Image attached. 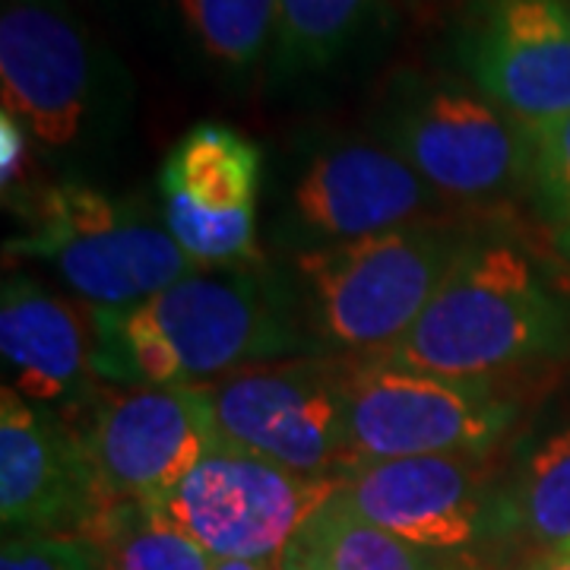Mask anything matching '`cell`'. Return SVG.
I'll return each instance as SVG.
<instances>
[{"label":"cell","instance_id":"cell-1","mask_svg":"<svg viewBox=\"0 0 570 570\" xmlns=\"http://www.w3.org/2000/svg\"><path fill=\"white\" fill-rule=\"evenodd\" d=\"M305 348L283 292L245 266L194 273L134 307H96V374L127 387H204Z\"/></svg>","mask_w":570,"mask_h":570},{"label":"cell","instance_id":"cell-2","mask_svg":"<svg viewBox=\"0 0 570 570\" xmlns=\"http://www.w3.org/2000/svg\"><path fill=\"white\" fill-rule=\"evenodd\" d=\"M570 352V302L510 238L479 232L384 362L498 381Z\"/></svg>","mask_w":570,"mask_h":570},{"label":"cell","instance_id":"cell-3","mask_svg":"<svg viewBox=\"0 0 570 570\" xmlns=\"http://www.w3.org/2000/svg\"><path fill=\"white\" fill-rule=\"evenodd\" d=\"M479 232L425 216L343 245L311 247L298 279L317 336L355 358H377L406 336Z\"/></svg>","mask_w":570,"mask_h":570},{"label":"cell","instance_id":"cell-4","mask_svg":"<svg viewBox=\"0 0 570 570\" xmlns=\"http://www.w3.org/2000/svg\"><path fill=\"white\" fill-rule=\"evenodd\" d=\"M10 250L48 261L86 305L115 311L204 269L146 209L73 181L41 190L26 238L10 242Z\"/></svg>","mask_w":570,"mask_h":570},{"label":"cell","instance_id":"cell-5","mask_svg":"<svg viewBox=\"0 0 570 570\" xmlns=\"http://www.w3.org/2000/svg\"><path fill=\"white\" fill-rule=\"evenodd\" d=\"M517 419L494 381H460L384 358L346 362V472L384 460L491 453Z\"/></svg>","mask_w":570,"mask_h":570},{"label":"cell","instance_id":"cell-6","mask_svg":"<svg viewBox=\"0 0 570 570\" xmlns=\"http://www.w3.org/2000/svg\"><path fill=\"white\" fill-rule=\"evenodd\" d=\"M204 393L216 441L307 479L346 475V362L238 367Z\"/></svg>","mask_w":570,"mask_h":570},{"label":"cell","instance_id":"cell-7","mask_svg":"<svg viewBox=\"0 0 570 570\" xmlns=\"http://www.w3.org/2000/svg\"><path fill=\"white\" fill-rule=\"evenodd\" d=\"M384 137L448 200H491L530 181V130L475 86L406 77L390 92Z\"/></svg>","mask_w":570,"mask_h":570},{"label":"cell","instance_id":"cell-8","mask_svg":"<svg viewBox=\"0 0 570 570\" xmlns=\"http://www.w3.org/2000/svg\"><path fill=\"white\" fill-rule=\"evenodd\" d=\"M340 482L307 479L213 441L200 463L149 501L213 561H279Z\"/></svg>","mask_w":570,"mask_h":570},{"label":"cell","instance_id":"cell-9","mask_svg":"<svg viewBox=\"0 0 570 570\" xmlns=\"http://www.w3.org/2000/svg\"><path fill=\"white\" fill-rule=\"evenodd\" d=\"M336 491L377 530L441 554H469L510 532L489 453L367 463L346 472Z\"/></svg>","mask_w":570,"mask_h":570},{"label":"cell","instance_id":"cell-10","mask_svg":"<svg viewBox=\"0 0 570 570\" xmlns=\"http://www.w3.org/2000/svg\"><path fill=\"white\" fill-rule=\"evenodd\" d=\"M0 82L3 111L45 146L70 149L89 137L102 77L63 0H3Z\"/></svg>","mask_w":570,"mask_h":570},{"label":"cell","instance_id":"cell-11","mask_svg":"<svg viewBox=\"0 0 570 570\" xmlns=\"http://www.w3.org/2000/svg\"><path fill=\"white\" fill-rule=\"evenodd\" d=\"M469 82L527 130L570 115V7L564 0H469L456 22Z\"/></svg>","mask_w":570,"mask_h":570},{"label":"cell","instance_id":"cell-12","mask_svg":"<svg viewBox=\"0 0 570 570\" xmlns=\"http://www.w3.org/2000/svg\"><path fill=\"white\" fill-rule=\"evenodd\" d=\"M105 504L159 501L216 441L204 387L102 393L82 434Z\"/></svg>","mask_w":570,"mask_h":570},{"label":"cell","instance_id":"cell-13","mask_svg":"<svg viewBox=\"0 0 570 570\" xmlns=\"http://www.w3.org/2000/svg\"><path fill=\"white\" fill-rule=\"evenodd\" d=\"M102 508L86 438L51 409L0 390V520L7 535H80Z\"/></svg>","mask_w":570,"mask_h":570},{"label":"cell","instance_id":"cell-14","mask_svg":"<svg viewBox=\"0 0 570 570\" xmlns=\"http://www.w3.org/2000/svg\"><path fill=\"white\" fill-rule=\"evenodd\" d=\"M431 204H438V194L400 153L343 140L307 159L292 187L288 213L305 238L324 247L425 219Z\"/></svg>","mask_w":570,"mask_h":570},{"label":"cell","instance_id":"cell-15","mask_svg":"<svg viewBox=\"0 0 570 570\" xmlns=\"http://www.w3.org/2000/svg\"><path fill=\"white\" fill-rule=\"evenodd\" d=\"M0 352L10 387L29 403L77 409L99 403L96 307H73L26 276H10L0 292Z\"/></svg>","mask_w":570,"mask_h":570},{"label":"cell","instance_id":"cell-16","mask_svg":"<svg viewBox=\"0 0 570 570\" xmlns=\"http://www.w3.org/2000/svg\"><path fill=\"white\" fill-rule=\"evenodd\" d=\"M264 156L245 134L225 124H197L168 153L159 175L165 204L206 216L257 213Z\"/></svg>","mask_w":570,"mask_h":570},{"label":"cell","instance_id":"cell-17","mask_svg":"<svg viewBox=\"0 0 570 570\" xmlns=\"http://www.w3.org/2000/svg\"><path fill=\"white\" fill-rule=\"evenodd\" d=\"M102 570H213V558L149 501H115L80 530Z\"/></svg>","mask_w":570,"mask_h":570},{"label":"cell","instance_id":"cell-18","mask_svg":"<svg viewBox=\"0 0 570 570\" xmlns=\"http://www.w3.org/2000/svg\"><path fill=\"white\" fill-rule=\"evenodd\" d=\"M298 535L324 558L330 570H479L469 564L466 554L419 549L377 530L348 508L340 491H333V498L307 520Z\"/></svg>","mask_w":570,"mask_h":570},{"label":"cell","instance_id":"cell-19","mask_svg":"<svg viewBox=\"0 0 570 570\" xmlns=\"http://www.w3.org/2000/svg\"><path fill=\"white\" fill-rule=\"evenodd\" d=\"M381 7L384 0H279L276 67L283 73H307L340 61Z\"/></svg>","mask_w":570,"mask_h":570},{"label":"cell","instance_id":"cell-20","mask_svg":"<svg viewBox=\"0 0 570 570\" xmlns=\"http://www.w3.org/2000/svg\"><path fill=\"white\" fill-rule=\"evenodd\" d=\"M508 498L510 532L532 546L564 549L570 542V425L539 441L523 460Z\"/></svg>","mask_w":570,"mask_h":570},{"label":"cell","instance_id":"cell-21","mask_svg":"<svg viewBox=\"0 0 570 570\" xmlns=\"http://www.w3.org/2000/svg\"><path fill=\"white\" fill-rule=\"evenodd\" d=\"M184 29L216 67L247 73L276 39L279 0H175Z\"/></svg>","mask_w":570,"mask_h":570},{"label":"cell","instance_id":"cell-22","mask_svg":"<svg viewBox=\"0 0 570 570\" xmlns=\"http://www.w3.org/2000/svg\"><path fill=\"white\" fill-rule=\"evenodd\" d=\"M530 184L551 223L570 225V115L532 130Z\"/></svg>","mask_w":570,"mask_h":570},{"label":"cell","instance_id":"cell-23","mask_svg":"<svg viewBox=\"0 0 570 570\" xmlns=\"http://www.w3.org/2000/svg\"><path fill=\"white\" fill-rule=\"evenodd\" d=\"M0 570H102V564L77 535H7Z\"/></svg>","mask_w":570,"mask_h":570},{"label":"cell","instance_id":"cell-24","mask_svg":"<svg viewBox=\"0 0 570 570\" xmlns=\"http://www.w3.org/2000/svg\"><path fill=\"white\" fill-rule=\"evenodd\" d=\"M29 130L10 111L0 115V142H3V187L22 178V165L29 163Z\"/></svg>","mask_w":570,"mask_h":570},{"label":"cell","instance_id":"cell-25","mask_svg":"<svg viewBox=\"0 0 570 570\" xmlns=\"http://www.w3.org/2000/svg\"><path fill=\"white\" fill-rule=\"evenodd\" d=\"M283 570H330L324 564V558L307 546L302 535H295V542L283 551Z\"/></svg>","mask_w":570,"mask_h":570},{"label":"cell","instance_id":"cell-26","mask_svg":"<svg viewBox=\"0 0 570 570\" xmlns=\"http://www.w3.org/2000/svg\"><path fill=\"white\" fill-rule=\"evenodd\" d=\"M527 570H570V551L549 549L542 551L539 558H532Z\"/></svg>","mask_w":570,"mask_h":570},{"label":"cell","instance_id":"cell-27","mask_svg":"<svg viewBox=\"0 0 570 570\" xmlns=\"http://www.w3.org/2000/svg\"><path fill=\"white\" fill-rule=\"evenodd\" d=\"M279 561H216L213 570H283Z\"/></svg>","mask_w":570,"mask_h":570},{"label":"cell","instance_id":"cell-28","mask_svg":"<svg viewBox=\"0 0 570 570\" xmlns=\"http://www.w3.org/2000/svg\"><path fill=\"white\" fill-rule=\"evenodd\" d=\"M558 242H561V250H564V257H568V261H570V225H564V228H561Z\"/></svg>","mask_w":570,"mask_h":570},{"label":"cell","instance_id":"cell-29","mask_svg":"<svg viewBox=\"0 0 570 570\" xmlns=\"http://www.w3.org/2000/svg\"><path fill=\"white\" fill-rule=\"evenodd\" d=\"M564 551H570V542H568V546H564Z\"/></svg>","mask_w":570,"mask_h":570},{"label":"cell","instance_id":"cell-30","mask_svg":"<svg viewBox=\"0 0 570 570\" xmlns=\"http://www.w3.org/2000/svg\"><path fill=\"white\" fill-rule=\"evenodd\" d=\"M564 3H568V7H570V0H564Z\"/></svg>","mask_w":570,"mask_h":570}]
</instances>
